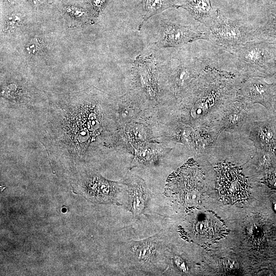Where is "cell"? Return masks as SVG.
<instances>
[{"instance_id":"obj_2","label":"cell","mask_w":276,"mask_h":276,"mask_svg":"<svg viewBox=\"0 0 276 276\" xmlns=\"http://www.w3.org/2000/svg\"><path fill=\"white\" fill-rule=\"evenodd\" d=\"M207 66L191 83L182 101V119L204 131L218 132L219 126L237 100L246 79L233 67Z\"/></svg>"},{"instance_id":"obj_14","label":"cell","mask_w":276,"mask_h":276,"mask_svg":"<svg viewBox=\"0 0 276 276\" xmlns=\"http://www.w3.org/2000/svg\"><path fill=\"white\" fill-rule=\"evenodd\" d=\"M183 172V169L180 173L179 195L186 202H191L200 200V191L203 187L202 177L197 168H190L188 171V167Z\"/></svg>"},{"instance_id":"obj_8","label":"cell","mask_w":276,"mask_h":276,"mask_svg":"<svg viewBox=\"0 0 276 276\" xmlns=\"http://www.w3.org/2000/svg\"><path fill=\"white\" fill-rule=\"evenodd\" d=\"M189 233L191 239L201 245H209L227 235L224 223L214 213H198L190 222Z\"/></svg>"},{"instance_id":"obj_24","label":"cell","mask_w":276,"mask_h":276,"mask_svg":"<svg viewBox=\"0 0 276 276\" xmlns=\"http://www.w3.org/2000/svg\"><path fill=\"white\" fill-rule=\"evenodd\" d=\"M7 2H8L10 4H11V3H14V2L16 1V0H6Z\"/></svg>"},{"instance_id":"obj_5","label":"cell","mask_w":276,"mask_h":276,"mask_svg":"<svg viewBox=\"0 0 276 276\" xmlns=\"http://www.w3.org/2000/svg\"><path fill=\"white\" fill-rule=\"evenodd\" d=\"M207 28V41L223 52L232 54L245 43L262 40L260 27L228 18L219 12Z\"/></svg>"},{"instance_id":"obj_16","label":"cell","mask_w":276,"mask_h":276,"mask_svg":"<svg viewBox=\"0 0 276 276\" xmlns=\"http://www.w3.org/2000/svg\"><path fill=\"white\" fill-rule=\"evenodd\" d=\"M142 20L139 27V31L151 17L159 14L165 10L176 7L171 0H142Z\"/></svg>"},{"instance_id":"obj_13","label":"cell","mask_w":276,"mask_h":276,"mask_svg":"<svg viewBox=\"0 0 276 276\" xmlns=\"http://www.w3.org/2000/svg\"><path fill=\"white\" fill-rule=\"evenodd\" d=\"M81 186L84 193L97 201H111L116 194V185L100 175H90L81 181Z\"/></svg>"},{"instance_id":"obj_18","label":"cell","mask_w":276,"mask_h":276,"mask_svg":"<svg viewBox=\"0 0 276 276\" xmlns=\"http://www.w3.org/2000/svg\"><path fill=\"white\" fill-rule=\"evenodd\" d=\"M155 244L154 239H148L133 242L131 250L140 261L146 262L150 260L154 254Z\"/></svg>"},{"instance_id":"obj_22","label":"cell","mask_w":276,"mask_h":276,"mask_svg":"<svg viewBox=\"0 0 276 276\" xmlns=\"http://www.w3.org/2000/svg\"><path fill=\"white\" fill-rule=\"evenodd\" d=\"M266 181L270 186L276 189V173L271 174L267 179Z\"/></svg>"},{"instance_id":"obj_6","label":"cell","mask_w":276,"mask_h":276,"mask_svg":"<svg viewBox=\"0 0 276 276\" xmlns=\"http://www.w3.org/2000/svg\"><path fill=\"white\" fill-rule=\"evenodd\" d=\"M154 48H175L200 40H207V28L201 24L160 19L155 33Z\"/></svg>"},{"instance_id":"obj_23","label":"cell","mask_w":276,"mask_h":276,"mask_svg":"<svg viewBox=\"0 0 276 276\" xmlns=\"http://www.w3.org/2000/svg\"><path fill=\"white\" fill-rule=\"evenodd\" d=\"M31 3L35 5H38L41 4L44 0H30Z\"/></svg>"},{"instance_id":"obj_19","label":"cell","mask_w":276,"mask_h":276,"mask_svg":"<svg viewBox=\"0 0 276 276\" xmlns=\"http://www.w3.org/2000/svg\"><path fill=\"white\" fill-rule=\"evenodd\" d=\"M20 17L17 14H12L6 19L4 27L5 30L6 32H8L14 31L20 26Z\"/></svg>"},{"instance_id":"obj_25","label":"cell","mask_w":276,"mask_h":276,"mask_svg":"<svg viewBox=\"0 0 276 276\" xmlns=\"http://www.w3.org/2000/svg\"><path fill=\"white\" fill-rule=\"evenodd\" d=\"M273 209L274 211L276 212V202L273 204Z\"/></svg>"},{"instance_id":"obj_20","label":"cell","mask_w":276,"mask_h":276,"mask_svg":"<svg viewBox=\"0 0 276 276\" xmlns=\"http://www.w3.org/2000/svg\"><path fill=\"white\" fill-rule=\"evenodd\" d=\"M108 0H89L94 14L95 16L102 10Z\"/></svg>"},{"instance_id":"obj_15","label":"cell","mask_w":276,"mask_h":276,"mask_svg":"<svg viewBox=\"0 0 276 276\" xmlns=\"http://www.w3.org/2000/svg\"><path fill=\"white\" fill-rule=\"evenodd\" d=\"M176 8L186 9L195 21L206 28L212 24L220 12L212 7L210 0H185Z\"/></svg>"},{"instance_id":"obj_12","label":"cell","mask_w":276,"mask_h":276,"mask_svg":"<svg viewBox=\"0 0 276 276\" xmlns=\"http://www.w3.org/2000/svg\"><path fill=\"white\" fill-rule=\"evenodd\" d=\"M253 106L237 99L221 122L218 132L241 134L247 125L256 121Z\"/></svg>"},{"instance_id":"obj_7","label":"cell","mask_w":276,"mask_h":276,"mask_svg":"<svg viewBox=\"0 0 276 276\" xmlns=\"http://www.w3.org/2000/svg\"><path fill=\"white\" fill-rule=\"evenodd\" d=\"M217 190L221 198L231 203L244 202L249 196V187L242 169L234 164L222 162L217 164Z\"/></svg>"},{"instance_id":"obj_9","label":"cell","mask_w":276,"mask_h":276,"mask_svg":"<svg viewBox=\"0 0 276 276\" xmlns=\"http://www.w3.org/2000/svg\"><path fill=\"white\" fill-rule=\"evenodd\" d=\"M132 73L148 95L155 97L157 95L160 60L154 52L138 55L133 62Z\"/></svg>"},{"instance_id":"obj_3","label":"cell","mask_w":276,"mask_h":276,"mask_svg":"<svg viewBox=\"0 0 276 276\" xmlns=\"http://www.w3.org/2000/svg\"><path fill=\"white\" fill-rule=\"evenodd\" d=\"M183 46L173 48L171 56L160 60V73L166 76L170 90L180 100L204 69L217 61L214 57L194 55Z\"/></svg>"},{"instance_id":"obj_4","label":"cell","mask_w":276,"mask_h":276,"mask_svg":"<svg viewBox=\"0 0 276 276\" xmlns=\"http://www.w3.org/2000/svg\"><path fill=\"white\" fill-rule=\"evenodd\" d=\"M230 55L236 71L246 79L276 73V47L268 40L248 42Z\"/></svg>"},{"instance_id":"obj_21","label":"cell","mask_w":276,"mask_h":276,"mask_svg":"<svg viewBox=\"0 0 276 276\" xmlns=\"http://www.w3.org/2000/svg\"><path fill=\"white\" fill-rule=\"evenodd\" d=\"M67 10H68V12L72 14L73 16H75L76 17H81L82 16H84L85 14V12L84 11L81 10V9L75 8V7H70L68 9L67 8Z\"/></svg>"},{"instance_id":"obj_17","label":"cell","mask_w":276,"mask_h":276,"mask_svg":"<svg viewBox=\"0 0 276 276\" xmlns=\"http://www.w3.org/2000/svg\"><path fill=\"white\" fill-rule=\"evenodd\" d=\"M130 203L131 210L135 216L141 215L146 206L147 193L142 185L136 183L130 190Z\"/></svg>"},{"instance_id":"obj_11","label":"cell","mask_w":276,"mask_h":276,"mask_svg":"<svg viewBox=\"0 0 276 276\" xmlns=\"http://www.w3.org/2000/svg\"><path fill=\"white\" fill-rule=\"evenodd\" d=\"M247 136L256 149L274 151L276 149V117L256 121L247 125L241 133Z\"/></svg>"},{"instance_id":"obj_10","label":"cell","mask_w":276,"mask_h":276,"mask_svg":"<svg viewBox=\"0 0 276 276\" xmlns=\"http://www.w3.org/2000/svg\"><path fill=\"white\" fill-rule=\"evenodd\" d=\"M275 92L276 83H267L262 78L249 77L242 83L237 99L252 105L260 104L271 113Z\"/></svg>"},{"instance_id":"obj_1","label":"cell","mask_w":276,"mask_h":276,"mask_svg":"<svg viewBox=\"0 0 276 276\" xmlns=\"http://www.w3.org/2000/svg\"><path fill=\"white\" fill-rule=\"evenodd\" d=\"M100 96L85 91L65 95L51 103L42 140L56 162L73 168L87 159L102 131Z\"/></svg>"}]
</instances>
